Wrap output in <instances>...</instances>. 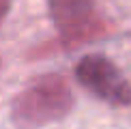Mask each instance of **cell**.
Returning a JSON list of instances; mask_svg holds the SVG:
<instances>
[{"label":"cell","instance_id":"1","mask_svg":"<svg viewBox=\"0 0 131 129\" xmlns=\"http://www.w3.org/2000/svg\"><path fill=\"white\" fill-rule=\"evenodd\" d=\"M73 105L69 84L60 75H45L13 103V123L19 129H39L62 118Z\"/></svg>","mask_w":131,"mask_h":129},{"label":"cell","instance_id":"3","mask_svg":"<svg viewBox=\"0 0 131 129\" xmlns=\"http://www.w3.org/2000/svg\"><path fill=\"white\" fill-rule=\"evenodd\" d=\"M52 19L64 39L80 41L97 30L95 0H47Z\"/></svg>","mask_w":131,"mask_h":129},{"label":"cell","instance_id":"2","mask_svg":"<svg viewBox=\"0 0 131 129\" xmlns=\"http://www.w3.org/2000/svg\"><path fill=\"white\" fill-rule=\"evenodd\" d=\"M75 75L86 90H90L105 103L121 107L131 105V84L125 80L116 64L107 60L105 56H99V54L84 56L75 67Z\"/></svg>","mask_w":131,"mask_h":129}]
</instances>
